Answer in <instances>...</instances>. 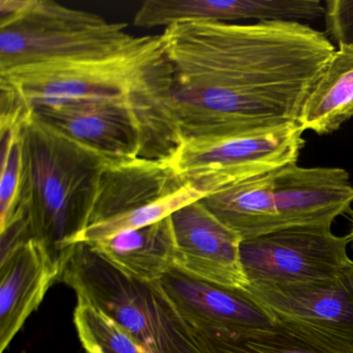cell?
I'll return each instance as SVG.
<instances>
[{
	"instance_id": "6da1fadb",
	"label": "cell",
	"mask_w": 353,
	"mask_h": 353,
	"mask_svg": "<svg viewBox=\"0 0 353 353\" xmlns=\"http://www.w3.org/2000/svg\"><path fill=\"white\" fill-rule=\"evenodd\" d=\"M161 36L183 139L297 123L336 50L301 22H188Z\"/></svg>"
},
{
	"instance_id": "7a4b0ae2",
	"label": "cell",
	"mask_w": 353,
	"mask_h": 353,
	"mask_svg": "<svg viewBox=\"0 0 353 353\" xmlns=\"http://www.w3.org/2000/svg\"><path fill=\"white\" fill-rule=\"evenodd\" d=\"M22 174L17 216L61 272L86 228L106 161L42 123L34 111L21 129ZM15 218V219H16Z\"/></svg>"
},
{
	"instance_id": "3957f363",
	"label": "cell",
	"mask_w": 353,
	"mask_h": 353,
	"mask_svg": "<svg viewBox=\"0 0 353 353\" xmlns=\"http://www.w3.org/2000/svg\"><path fill=\"white\" fill-rule=\"evenodd\" d=\"M0 76L15 85L32 109L125 103L175 119L172 65L161 34L139 37L117 54L28 65Z\"/></svg>"
},
{
	"instance_id": "277c9868",
	"label": "cell",
	"mask_w": 353,
	"mask_h": 353,
	"mask_svg": "<svg viewBox=\"0 0 353 353\" xmlns=\"http://www.w3.org/2000/svg\"><path fill=\"white\" fill-rule=\"evenodd\" d=\"M243 241L290 227L332 225L350 210V174L338 167L274 169L199 200Z\"/></svg>"
},
{
	"instance_id": "5b68a950",
	"label": "cell",
	"mask_w": 353,
	"mask_h": 353,
	"mask_svg": "<svg viewBox=\"0 0 353 353\" xmlns=\"http://www.w3.org/2000/svg\"><path fill=\"white\" fill-rule=\"evenodd\" d=\"M61 281L129 330L150 353H208L161 281L136 280L88 243H75Z\"/></svg>"
},
{
	"instance_id": "8992f818",
	"label": "cell",
	"mask_w": 353,
	"mask_h": 353,
	"mask_svg": "<svg viewBox=\"0 0 353 353\" xmlns=\"http://www.w3.org/2000/svg\"><path fill=\"white\" fill-rule=\"evenodd\" d=\"M138 39L125 23L53 0H0V74L117 54Z\"/></svg>"
},
{
	"instance_id": "52a82bcc",
	"label": "cell",
	"mask_w": 353,
	"mask_h": 353,
	"mask_svg": "<svg viewBox=\"0 0 353 353\" xmlns=\"http://www.w3.org/2000/svg\"><path fill=\"white\" fill-rule=\"evenodd\" d=\"M169 161L135 159L105 164L86 228L75 243L92 245L160 222L203 198Z\"/></svg>"
},
{
	"instance_id": "ba28073f",
	"label": "cell",
	"mask_w": 353,
	"mask_h": 353,
	"mask_svg": "<svg viewBox=\"0 0 353 353\" xmlns=\"http://www.w3.org/2000/svg\"><path fill=\"white\" fill-rule=\"evenodd\" d=\"M297 123L183 139L169 160L204 197L297 163L305 148Z\"/></svg>"
},
{
	"instance_id": "9c48e42d",
	"label": "cell",
	"mask_w": 353,
	"mask_h": 353,
	"mask_svg": "<svg viewBox=\"0 0 353 353\" xmlns=\"http://www.w3.org/2000/svg\"><path fill=\"white\" fill-rule=\"evenodd\" d=\"M32 111L42 123L108 163L140 158L169 161L183 139L174 117L125 103H92Z\"/></svg>"
},
{
	"instance_id": "30bf717a",
	"label": "cell",
	"mask_w": 353,
	"mask_h": 353,
	"mask_svg": "<svg viewBox=\"0 0 353 353\" xmlns=\"http://www.w3.org/2000/svg\"><path fill=\"white\" fill-rule=\"evenodd\" d=\"M276 322L305 332L339 353H353V261L313 282L249 283L245 287Z\"/></svg>"
},
{
	"instance_id": "8fae6325",
	"label": "cell",
	"mask_w": 353,
	"mask_h": 353,
	"mask_svg": "<svg viewBox=\"0 0 353 353\" xmlns=\"http://www.w3.org/2000/svg\"><path fill=\"white\" fill-rule=\"evenodd\" d=\"M351 235L339 236L332 225L281 229L241 241V268L249 283L313 282L336 276L352 260Z\"/></svg>"
},
{
	"instance_id": "7c38bea8",
	"label": "cell",
	"mask_w": 353,
	"mask_h": 353,
	"mask_svg": "<svg viewBox=\"0 0 353 353\" xmlns=\"http://www.w3.org/2000/svg\"><path fill=\"white\" fill-rule=\"evenodd\" d=\"M174 233V268L214 284L245 289L239 247L243 239L216 218L199 200L170 216Z\"/></svg>"
},
{
	"instance_id": "4fadbf2b",
	"label": "cell",
	"mask_w": 353,
	"mask_h": 353,
	"mask_svg": "<svg viewBox=\"0 0 353 353\" xmlns=\"http://www.w3.org/2000/svg\"><path fill=\"white\" fill-rule=\"evenodd\" d=\"M161 284L191 325L241 332L276 324L272 314L245 289L200 280L175 268Z\"/></svg>"
},
{
	"instance_id": "5bb4252c",
	"label": "cell",
	"mask_w": 353,
	"mask_h": 353,
	"mask_svg": "<svg viewBox=\"0 0 353 353\" xmlns=\"http://www.w3.org/2000/svg\"><path fill=\"white\" fill-rule=\"evenodd\" d=\"M63 272L46 248L30 239L0 262V353L23 327Z\"/></svg>"
},
{
	"instance_id": "9a60e30c",
	"label": "cell",
	"mask_w": 353,
	"mask_h": 353,
	"mask_svg": "<svg viewBox=\"0 0 353 353\" xmlns=\"http://www.w3.org/2000/svg\"><path fill=\"white\" fill-rule=\"evenodd\" d=\"M90 245L123 274L143 282L161 281L174 268L176 245L170 216Z\"/></svg>"
},
{
	"instance_id": "2e32d148",
	"label": "cell",
	"mask_w": 353,
	"mask_h": 353,
	"mask_svg": "<svg viewBox=\"0 0 353 353\" xmlns=\"http://www.w3.org/2000/svg\"><path fill=\"white\" fill-rule=\"evenodd\" d=\"M353 117V48L338 47L303 103V132L328 135Z\"/></svg>"
},
{
	"instance_id": "e0dca14e",
	"label": "cell",
	"mask_w": 353,
	"mask_h": 353,
	"mask_svg": "<svg viewBox=\"0 0 353 353\" xmlns=\"http://www.w3.org/2000/svg\"><path fill=\"white\" fill-rule=\"evenodd\" d=\"M191 327L208 353H339L280 322L268 328L241 332L197 325Z\"/></svg>"
},
{
	"instance_id": "ac0fdd59",
	"label": "cell",
	"mask_w": 353,
	"mask_h": 353,
	"mask_svg": "<svg viewBox=\"0 0 353 353\" xmlns=\"http://www.w3.org/2000/svg\"><path fill=\"white\" fill-rule=\"evenodd\" d=\"M74 324L86 353H150L129 330L90 303L78 301Z\"/></svg>"
},
{
	"instance_id": "d6986e66",
	"label": "cell",
	"mask_w": 353,
	"mask_h": 353,
	"mask_svg": "<svg viewBox=\"0 0 353 353\" xmlns=\"http://www.w3.org/2000/svg\"><path fill=\"white\" fill-rule=\"evenodd\" d=\"M21 129L11 128L0 131V231L7 228L17 216L22 174Z\"/></svg>"
},
{
	"instance_id": "ffe728a7",
	"label": "cell",
	"mask_w": 353,
	"mask_h": 353,
	"mask_svg": "<svg viewBox=\"0 0 353 353\" xmlns=\"http://www.w3.org/2000/svg\"><path fill=\"white\" fill-rule=\"evenodd\" d=\"M326 32L338 47L353 48V0L324 1Z\"/></svg>"
},
{
	"instance_id": "44dd1931",
	"label": "cell",
	"mask_w": 353,
	"mask_h": 353,
	"mask_svg": "<svg viewBox=\"0 0 353 353\" xmlns=\"http://www.w3.org/2000/svg\"><path fill=\"white\" fill-rule=\"evenodd\" d=\"M233 22H234V0H233Z\"/></svg>"
},
{
	"instance_id": "7402d4cb",
	"label": "cell",
	"mask_w": 353,
	"mask_h": 353,
	"mask_svg": "<svg viewBox=\"0 0 353 353\" xmlns=\"http://www.w3.org/2000/svg\"><path fill=\"white\" fill-rule=\"evenodd\" d=\"M350 235H351V237H352V241H353V223H352V229H351Z\"/></svg>"
}]
</instances>
